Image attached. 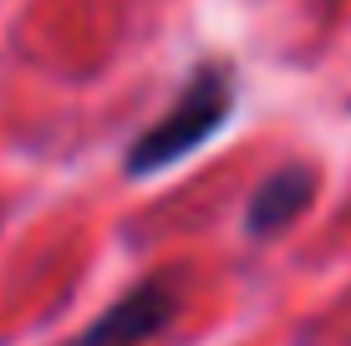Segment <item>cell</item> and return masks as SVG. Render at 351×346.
I'll list each match as a JSON object with an SVG mask.
<instances>
[{"instance_id":"1","label":"cell","mask_w":351,"mask_h":346,"mask_svg":"<svg viewBox=\"0 0 351 346\" xmlns=\"http://www.w3.org/2000/svg\"><path fill=\"white\" fill-rule=\"evenodd\" d=\"M234 112V77L224 62H204L189 71L184 92L173 97V107L148 123L138 133V143L128 148V178H148V173H168L173 163H184L193 148H204Z\"/></svg>"},{"instance_id":"2","label":"cell","mask_w":351,"mask_h":346,"mask_svg":"<svg viewBox=\"0 0 351 346\" xmlns=\"http://www.w3.org/2000/svg\"><path fill=\"white\" fill-rule=\"evenodd\" d=\"M173 316H178V291H173V280L153 275V280L132 285L117 306H107V311L97 316L71 346H143V341L163 336V331L173 326Z\"/></svg>"},{"instance_id":"3","label":"cell","mask_w":351,"mask_h":346,"mask_svg":"<svg viewBox=\"0 0 351 346\" xmlns=\"http://www.w3.org/2000/svg\"><path fill=\"white\" fill-rule=\"evenodd\" d=\"M316 169H306V163H295V169H280L270 173L265 184L250 194V209H245V230L250 234H275L285 230L290 219H295L300 209L316 199Z\"/></svg>"}]
</instances>
